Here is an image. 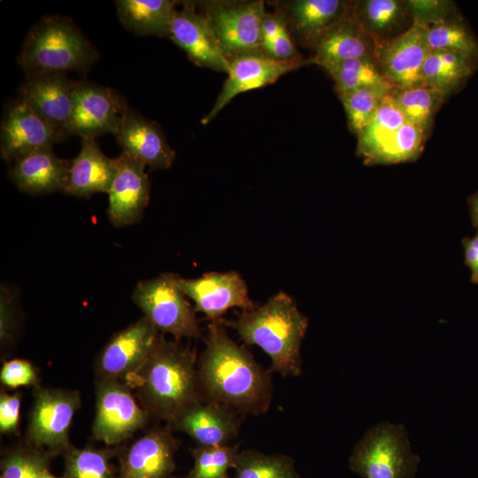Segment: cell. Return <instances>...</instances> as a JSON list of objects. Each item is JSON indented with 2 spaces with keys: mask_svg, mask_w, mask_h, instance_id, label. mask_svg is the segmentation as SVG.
<instances>
[{
  "mask_svg": "<svg viewBox=\"0 0 478 478\" xmlns=\"http://www.w3.org/2000/svg\"><path fill=\"white\" fill-rule=\"evenodd\" d=\"M197 363L204 400L216 402L243 415H260L272 404L271 370L227 334L221 320L208 324Z\"/></svg>",
  "mask_w": 478,
  "mask_h": 478,
  "instance_id": "cell-1",
  "label": "cell"
},
{
  "mask_svg": "<svg viewBox=\"0 0 478 478\" xmlns=\"http://www.w3.org/2000/svg\"><path fill=\"white\" fill-rule=\"evenodd\" d=\"M194 350L161 336L127 383L150 417L170 424L186 407L204 400Z\"/></svg>",
  "mask_w": 478,
  "mask_h": 478,
  "instance_id": "cell-2",
  "label": "cell"
},
{
  "mask_svg": "<svg viewBox=\"0 0 478 478\" xmlns=\"http://www.w3.org/2000/svg\"><path fill=\"white\" fill-rule=\"evenodd\" d=\"M221 320L245 344L258 346L269 357L271 372L284 377L302 374L301 345L308 319L289 295L279 291L262 305Z\"/></svg>",
  "mask_w": 478,
  "mask_h": 478,
  "instance_id": "cell-3",
  "label": "cell"
},
{
  "mask_svg": "<svg viewBox=\"0 0 478 478\" xmlns=\"http://www.w3.org/2000/svg\"><path fill=\"white\" fill-rule=\"evenodd\" d=\"M97 58L89 41L67 17L47 16L28 32L18 62L27 76L88 70Z\"/></svg>",
  "mask_w": 478,
  "mask_h": 478,
  "instance_id": "cell-4",
  "label": "cell"
},
{
  "mask_svg": "<svg viewBox=\"0 0 478 478\" xmlns=\"http://www.w3.org/2000/svg\"><path fill=\"white\" fill-rule=\"evenodd\" d=\"M420 461L404 426L380 423L358 442L348 466L363 478H414Z\"/></svg>",
  "mask_w": 478,
  "mask_h": 478,
  "instance_id": "cell-5",
  "label": "cell"
},
{
  "mask_svg": "<svg viewBox=\"0 0 478 478\" xmlns=\"http://www.w3.org/2000/svg\"><path fill=\"white\" fill-rule=\"evenodd\" d=\"M177 274L164 273L136 284L131 299L161 334L174 340L202 335L196 309L180 289Z\"/></svg>",
  "mask_w": 478,
  "mask_h": 478,
  "instance_id": "cell-6",
  "label": "cell"
},
{
  "mask_svg": "<svg viewBox=\"0 0 478 478\" xmlns=\"http://www.w3.org/2000/svg\"><path fill=\"white\" fill-rule=\"evenodd\" d=\"M200 6L229 62L261 52V28L266 12L263 1H209Z\"/></svg>",
  "mask_w": 478,
  "mask_h": 478,
  "instance_id": "cell-7",
  "label": "cell"
},
{
  "mask_svg": "<svg viewBox=\"0 0 478 478\" xmlns=\"http://www.w3.org/2000/svg\"><path fill=\"white\" fill-rule=\"evenodd\" d=\"M27 429L30 445L50 453L66 452L73 445L70 429L81 398L77 390L35 387Z\"/></svg>",
  "mask_w": 478,
  "mask_h": 478,
  "instance_id": "cell-8",
  "label": "cell"
},
{
  "mask_svg": "<svg viewBox=\"0 0 478 478\" xmlns=\"http://www.w3.org/2000/svg\"><path fill=\"white\" fill-rule=\"evenodd\" d=\"M94 438L115 445L144 428L150 418L131 387L119 380L96 379Z\"/></svg>",
  "mask_w": 478,
  "mask_h": 478,
  "instance_id": "cell-9",
  "label": "cell"
},
{
  "mask_svg": "<svg viewBox=\"0 0 478 478\" xmlns=\"http://www.w3.org/2000/svg\"><path fill=\"white\" fill-rule=\"evenodd\" d=\"M162 335L144 316L117 332L96 358V379L127 382L145 364Z\"/></svg>",
  "mask_w": 478,
  "mask_h": 478,
  "instance_id": "cell-10",
  "label": "cell"
},
{
  "mask_svg": "<svg viewBox=\"0 0 478 478\" xmlns=\"http://www.w3.org/2000/svg\"><path fill=\"white\" fill-rule=\"evenodd\" d=\"M427 26L412 21L402 34L375 40L374 59L384 79L395 89L422 86L421 69L431 50Z\"/></svg>",
  "mask_w": 478,
  "mask_h": 478,
  "instance_id": "cell-11",
  "label": "cell"
},
{
  "mask_svg": "<svg viewBox=\"0 0 478 478\" xmlns=\"http://www.w3.org/2000/svg\"><path fill=\"white\" fill-rule=\"evenodd\" d=\"M178 285L194 304L197 312L211 321L221 320L231 308L252 310L257 305L249 296L246 281L240 273L209 272L196 278L178 276Z\"/></svg>",
  "mask_w": 478,
  "mask_h": 478,
  "instance_id": "cell-12",
  "label": "cell"
},
{
  "mask_svg": "<svg viewBox=\"0 0 478 478\" xmlns=\"http://www.w3.org/2000/svg\"><path fill=\"white\" fill-rule=\"evenodd\" d=\"M66 136L19 98L9 105L1 123V156L6 161H14L31 152L52 148Z\"/></svg>",
  "mask_w": 478,
  "mask_h": 478,
  "instance_id": "cell-13",
  "label": "cell"
},
{
  "mask_svg": "<svg viewBox=\"0 0 478 478\" xmlns=\"http://www.w3.org/2000/svg\"><path fill=\"white\" fill-rule=\"evenodd\" d=\"M305 65L307 59L281 61L261 52L232 59L222 89L212 108L202 119V124L211 122L237 95L274 83L283 74Z\"/></svg>",
  "mask_w": 478,
  "mask_h": 478,
  "instance_id": "cell-14",
  "label": "cell"
},
{
  "mask_svg": "<svg viewBox=\"0 0 478 478\" xmlns=\"http://www.w3.org/2000/svg\"><path fill=\"white\" fill-rule=\"evenodd\" d=\"M127 110L124 100L112 89L77 82L69 134L81 138L114 135Z\"/></svg>",
  "mask_w": 478,
  "mask_h": 478,
  "instance_id": "cell-15",
  "label": "cell"
},
{
  "mask_svg": "<svg viewBox=\"0 0 478 478\" xmlns=\"http://www.w3.org/2000/svg\"><path fill=\"white\" fill-rule=\"evenodd\" d=\"M145 166L123 151L115 158V173L107 192V213L114 226L132 225L142 218L150 189Z\"/></svg>",
  "mask_w": 478,
  "mask_h": 478,
  "instance_id": "cell-16",
  "label": "cell"
},
{
  "mask_svg": "<svg viewBox=\"0 0 478 478\" xmlns=\"http://www.w3.org/2000/svg\"><path fill=\"white\" fill-rule=\"evenodd\" d=\"M195 5L184 2L181 9H176L168 37L196 65L227 73L229 60L221 50L207 19Z\"/></svg>",
  "mask_w": 478,
  "mask_h": 478,
  "instance_id": "cell-17",
  "label": "cell"
},
{
  "mask_svg": "<svg viewBox=\"0 0 478 478\" xmlns=\"http://www.w3.org/2000/svg\"><path fill=\"white\" fill-rule=\"evenodd\" d=\"M224 405L200 400L182 410L168 425L190 436L197 445L230 444L240 431L241 417Z\"/></svg>",
  "mask_w": 478,
  "mask_h": 478,
  "instance_id": "cell-18",
  "label": "cell"
},
{
  "mask_svg": "<svg viewBox=\"0 0 478 478\" xmlns=\"http://www.w3.org/2000/svg\"><path fill=\"white\" fill-rule=\"evenodd\" d=\"M76 83L61 73L28 75L19 88V98L53 127L68 135Z\"/></svg>",
  "mask_w": 478,
  "mask_h": 478,
  "instance_id": "cell-19",
  "label": "cell"
},
{
  "mask_svg": "<svg viewBox=\"0 0 478 478\" xmlns=\"http://www.w3.org/2000/svg\"><path fill=\"white\" fill-rule=\"evenodd\" d=\"M277 5L295 42L313 50L328 30L351 13L353 1L294 0Z\"/></svg>",
  "mask_w": 478,
  "mask_h": 478,
  "instance_id": "cell-20",
  "label": "cell"
},
{
  "mask_svg": "<svg viewBox=\"0 0 478 478\" xmlns=\"http://www.w3.org/2000/svg\"><path fill=\"white\" fill-rule=\"evenodd\" d=\"M168 425L149 430L126 451L119 478H168L175 469L178 440Z\"/></svg>",
  "mask_w": 478,
  "mask_h": 478,
  "instance_id": "cell-21",
  "label": "cell"
},
{
  "mask_svg": "<svg viewBox=\"0 0 478 478\" xmlns=\"http://www.w3.org/2000/svg\"><path fill=\"white\" fill-rule=\"evenodd\" d=\"M123 152L152 169L172 166L175 151L169 145L158 123L128 109L114 133Z\"/></svg>",
  "mask_w": 478,
  "mask_h": 478,
  "instance_id": "cell-22",
  "label": "cell"
},
{
  "mask_svg": "<svg viewBox=\"0 0 478 478\" xmlns=\"http://www.w3.org/2000/svg\"><path fill=\"white\" fill-rule=\"evenodd\" d=\"M71 160L60 158L52 148L42 149L13 161L10 177L16 187L30 195L65 192Z\"/></svg>",
  "mask_w": 478,
  "mask_h": 478,
  "instance_id": "cell-23",
  "label": "cell"
},
{
  "mask_svg": "<svg viewBox=\"0 0 478 478\" xmlns=\"http://www.w3.org/2000/svg\"><path fill=\"white\" fill-rule=\"evenodd\" d=\"M114 173L115 158L104 155L94 137H83L80 152L71 160L65 193L78 197L107 193Z\"/></svg>",
  "mask_w": 478,
  "mask_h": 478,
  "instance_id": "cell-24",
  "label": "cell"
},
{
  "mask_svg": "<svg viewBox=\"0 0 478 478\" xmlns=\"http://www.w3.org/2000/svg\"><path fill=\"white\" fill-rule=\"evenodd\" d=\"M374 47L375 40L358 25L351 12L320 39L307 65L321 67L351 58H374Z\"/></svg>",
  "mask_w": 478,
  "mask_h": 478,
  "instance_id": "cell-25",
  "label": "cell"
},
{
  "mask_svg": "<svg viewBox=\"0 0 478 478\" xmlns=\"http://www.w3.org/2000/svg\"><path fill=\"white\" fill-rule=\"evenodd\" d=\"M351 15L374 40L397 36L407 30L412 19L405 1H353Z\"/></svg>",
  "mask_w": 478,
  "mask_h": 478,
  "instance_id": "cell-26",
  "label": "cell"
},
{
  "mask_svg": "<svg viewBox=\"0 0 478 478\" xmlns=\"http://www.w3.org/2000/svg\"><path fill=\"white\" fill-rule=\"evenodd\" d=\"M179 2L173 0L115 1L119 20L138 35L168 37L170 25Z\"/></svg>",
  "mask_w": 478,
  "mask_h": 478,
  "instance_id": "cell-27",
  "label": "cell"
},
{
  "mask_svg": "<svg viewBox=\"0 0 478 478\" xmlns=\"http://www.w3.org/2000/svg\"><path fill=\"white\" fill-rule=\"evenodd\" d=\"M477 67L476 62L465 56L431 50L421 69L422 84L448 97L464 87Z\"/></svg>",
  "mask_w": 478,
  "mask_h": 478,
  "instance_id": "cell-28",
  "label": "cell"
},
{
  "mask_svg": "<svg viewBox=\"0 0 478 478\" xmlns=\"http://www.w3.org/2000/svg\"><path fill=\"white\" fill-rule=\"evenodd\" d=\"M428 133L407 122L397 130L382 137L359 153L365 164H395L415 160L424 149Z\"/></svg>",
  "mask_w": 478,
  "mask_h": 478,
  "instance_id": "cell-29",
  "label": "cell"
},
{
  "mask_svg": "<svg viewBox=\"0 0 478 478\" xmlns=\"http://www.w3.org/2000/svg\"><path fill=\"white\" fill-rule=\"evenodd\" d=\"M426 35L430 50L457 53L478 64V38L460 13L427 27Z\"/></svg>",
  "mask_w": 478,
  "mask_h": 478,
  "instance_id": "cell-30",
  "label": "cell"
},
{
  "mask_svg": "<svg viewBox=\"0 0 478 478\" xmlns=\"http://www.w3.org/2000/svg\"><path fill=\"white\" fill-rule=\"evenodd\" d=\"M232 478H300L294 459L283 453L240 451Z\"/></svg>",
  "mask_w": 478,
  "mask_h": 478,
  "instance_id": "cell-31",
  "label": "cell"
},
{
  "mask_svg": "<svg viewBox=\"0 0 478 478\" xmlns=\"http://www.w3.org/2000/svg\"><path fill=\"white\" fill-rule=\"evenodd\" d=\"M390 95L407 121L420 127L428 134L436 113L447 98L443 93L425 85L405 89L393 88Z\"/></svg>",
  "mask_w": 478,
  "mask_h": 478,
  "instance_id": "cell-32",
  "label": "cell"
},
{
  "mask_svg": "<svg viewBox=\"0 0 478 478\" xmlns=\"http://www.w3.org/2000/svg\"><path fill=\"white\" fill-rule=\"evenodd\" d=\"M392 89L386 82L337 93L352 133L358 135L366 127L382 101Z\"/></svg>",
  "mask_w": 478,
  "mask_h": 478,
  "instance_id": "cell-33",
  "label": "cell"
},
{
  "mask_svg": "<svg viewBox=\"0 0 478 478\" xmlns=\"http://www.w3.org/2000/svg\"><path fill=\"white\" fill-rule=\"evenodd\" d=\"M335 82L336 93L358 88L389 83L381 73L374 58H358L321 66Z\"/></svg>",
  "mask_w": 478,
  "mask_h": 478,
  "instance_id": "cell-34",
  "label": "cell"
},
{
  "mask_svg": "<svg viewBox=\"0 0 478 478\" xmlns=\"http://www.w3.org/2000/svg\"><path fill=\"white\" fill-rule=\"evenodd\" d=\"M239 444L200 446L191 451L194 464L185 478H231L239 453Z\"/></svg>",
  "mask_w": 478,
  "mask_h": 478,
  "instance_id": "cell-35",
  "label": "cell"
},
{
  "mask_svg": "<svg viewBox=\"0 0 478 478\" xmlns=\"http://www.w3.org/2000/svg\"><path fill=\"white\" fill-rule=\"evenodd\" d=\"M110 451L90 446L74 448L66 453L64 478H115Z\"/></svg>",
  "mask_w": 478,
  "mask_h": 478,
  "instance_id": "cell-36",
  "label": "cell"
},
{
  "mask_svg": "<svg viewBox=\"0 0 478 478\" xmlns=\"http://www.w3.org/2000/svg\"><path fill=\"white\" fill-rule=\"evenodd\" d=\"M407 122L405 114L389 91L382 101L370 123L358 135V154Z\"/></svg>",
  "mask_w": 478,
  "mask_h": 478,
  "instance_id": "cell-37",
  "label": "cell"
},
{
  "mask_svg": "<svg viewBox=\"0 0 478 478\" xmlns=\"http://www.w3.org/2000/svg\"><path fill=\"white\" fill-rule=\"evenodd\" d=\"M49 451L30 444L14 449L2 460L1 478H40L49 470Z\"/></svg>",
  "mask_w": 478,
  "mask_h": 478,
  "instance_id": "cell-38",
  "label": "cell"
},
{
  "mask_svg": "<svg viewBox=\"0 0 478 478\" xmlns=\"http://www.w3.org/2000/svg\"><path fill=\"white\" fill-rule=\"evenodd\" d=\"M412 21L429 27L459 13L455 4L447 0H406Z\"/></svg>",
  "mask_w": 478,
  "mask_h": 478,
  "instance_id": "cell-39",
  "label": "cell"
},
{
  "mask_svg": "<svg viewBox=\"0 0 478 478\" xmlns=\"http://www.w3.org/2000/svg\"><path fill=\"white\" fill-rule=\"evenodd\" d=\"M0 382L8 389L22 386H39V376L36 367L28 360L12 358L4 361L0 371Z\"/></svg>",
  "mask_w": 478,
  "mask_h": 478,
  "instance_id": "cell-40",
  "label": "cell"
},
{
  "mask_svg": "<svg viewBox=\"0 0 478 478\" xmlns=\"http://www.w3.org/2000/svg\"><path fill=\"white\" fill-rule=\"evenodd\" d=\"M13 294L2 286L0 291V343L1 347L11 346L16 335V317Z\"/></svg>",
  "mask_w": 478,
  "mask_h": 478,
  "instance_id": "cell-41",
  "label": "cell"
},
{
  "mask_svg": "<svg viewBox=\"0 0 478 478\" xmlns=\"http://www.w3.org/2000/svg\"><path fill=\"white\" fill-rule=\"evenodd\" d=\"M21 394L19 392L0 393V433L4 435L16 434L20 419Z\"/></svg>",
  "mask_w": 478,
  "mask_h": 478,
  "instance_id": "cell-42",
  "label": "cell"
},
{
  "mask_svg": "<svg viewBox=\"0 0 478 478\" xmlns=\"http://www.w3.org/2000/svg\"><path fill=\"white\" fill-rule=\"evenodd\" d=\"M266 56L276 60L290 61L304 59L299 54L296 42L285 25L277 36L261 50Z\"/></svg>",
  "mask_w": 478,
  "mask_h": 478,
  "instance_id": "cell-43",
  "label": "cell"
},
{
  "mask_svg": "<svg viewBox=\"0 0 478 478\" xmlns=\"http://www.w3.org/2000/svg\"><path fill=\"white\" fill-rule=\"evenodd\" d=\"M285 25L286 22L278 11L274 13L266 12L261 28V50L277 36Z\"/></svg>",
  "mask_w": 478,
  "mask_h": 478,
  "instance_id": "cell-44",
  "label": "cell"
},
{
  "mask_svg": "<svg viewBox=\"0 0 478 478\" xmlns=\"http://www.w3.org/2000/svg\"><path fill=\"white\" fill-rule=\"evenodd\" d=\"M463 247L466 264L472 273L471 281L478 284V233L472 238H465Z\"/></svg>",
  "mask_w": 478,
  "mask_h": 478,
  "instance_id": "cell-45",
  "label": "cell"
},
{
  "mask_svg": "<svg viewBox=\"0 0 478 478\" xmlns=\"http://www.w3.org/2000/svg\"><path fill=\"white\" fill-rule=\"evenodd\" d=\"M468 204L473 224L478 228V191L468 197Z\"/></svg>",
  "mask_w": 478,
  "mask_h": 478,
  "instance_id": "cell-46",
  "label": "cell"
},
{
  "mask_svg": "<svg viewBox=\"0 0 478 478\" xmlns=\"http://www.w3.org/2000/svg\"><path fill=\"white\" fill-rule=\"evenodd\" d=\"M40 478H64V477L55 476L52 474H50L49 470H47L45 473L42 474Z\"/></svg>",
  "mask_w": 478,
  "mask_h": 478,
  "instance_id": "cell-47",
  "label": "cell"
}]
</instances>
